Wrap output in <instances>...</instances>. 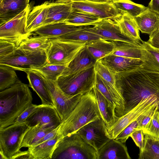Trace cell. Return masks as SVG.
I'll list each match as a JSON object with an SVG mask.
<instances>
[{
  "label": "cell",
  "instance_id": "13",
  "mask_svg": "<svg viewBox=\"0 0 159 159\" xmlns=\"http://www.w3.org/2000/svg\"><path fill=\"white\" fill-rule=\"evenodd\" d=\"M30 11V5L20 14L0 26V39L24 40L32 33L26 30L27 19Z\"/></svg>",
  "mask_w": 159,
  "mask_h": 159
},
{
  "label": "cell",
  "instance_id": "20",
  "mask_svg": "<svg viewBox=\"0 0 159 159\" xmlns=\"http://www.w3.org/2000/svg\"><path fill=\"white\" fill-rule=\"evenodd\" d=\"M84 27L69 25L65 22H59L43 25L36 29L33 33L39 36L53 39L80 30Z\"/></svg>",
  "mask_w": 159,
  "mask_h": 159
},
{
  "label": "cell",
  "instance_id": "5",
  "mask_svg": "<svg viewBox=\"0 0 159 159\" xmlns=\"http://www.w3.org/2000/svg\"><path fill=\"white\" fill-rule=\"evenodd\" d=\"M96 73L94 66L77 73L60 76L57 80L59 87L66 94L83 95L95 86Z\"/></svg>",
  "mask_w": 159,
  "mask_h": 159
},
{
  "label": "cell",
  "instance_id": "34",
  "mask_svg": "<svg viewBox=\"0 0 159 159\" xmlns=\"http://www.w3.org/2000/svg\"><path fill=\"white\" fill-rule=\"evenodd\" d=\"M50 43V39L39 36L23 40L19 47L30 51L45 52Z\"/></svg>",
  "mask_w": 159,
  "mask_h": 159
},
{
  "label": "cell",
  "instance_id": "7",
  "mask_svg": "<svg viewBox=\"0 0 159 159\" xmlns=\"http://www.w3.org/2000/svg\"><path fill=\"white\" fill-rule=\"evenodd\" d=\"M46 64L45 52L30 51L19 47L9 55L0 58V65L20 71L40 67Z\"/></svg>",
  "mask_w": 159,
  "mask_h": 159
},
{
  "label": "cell",
  "instance_id": "37",
  "mask_svg": "<svg viewBox=\"0 0 159 159\" xmlns=\"http://www.w3.org/2000/svg\"><path fill=\"white\" fill-rule=\"evenodd\" d=\"M112 2L120 13H126L133 17L138 16L148 8L130 0H114Z\"/></svg>",
  "mask_w": 159,
  "mask_h": 159
},
{
  "label": "cell",
  "instance_id": "36",
  "mask_svg": "<svg viewBox=\"0 0 159 159\" xmlns=\"http://www.w3.org/2000/svg\"><path fill=\"white\" fill-rule=\"evenodd\" d=\"M144 134V145L140 151L139 159H159V140Z\"/></svg>",
  "mask_w": 159,
  "mask_h": 159
},
{
  "label": "cell",
  "instance_id": "6",
  "mask_svg": "<svg viewBox=\"0 0 159 159\" xmlns=\"http://www.w3.org/2000/svg\"><path fill=\"white\" fill-rule=\"evenodd\" d=\"M29 127L24 122L0 129V159H11L20 150L23 137Z\"/></svg>",
  "mask_w": 159,
  "mask_h": 159
},
{
  "label": "cell",
  "instance_id": "9",
  "mask_svg": "<svg viewBox=\"0 0 159 159\" xmlns=\"http://www.w3.org/2000/svg\"><path fill=\"white\" fill-rule=\"evenodd\" d=\"M157 104L159 105L158 102L155 96L143 99L135 107L123 116L118 117L112 125L107 128V135L110 139H115L139 116Z\"/></svg>",
  "mask_w": 159,
  "mask_h": 159
},
{
  "label": "cell",
  "instance_id": "17",
  "mask_svg": "<svg viewBox=\"0 0 159 159\" xmlns=\"http://www.w3.org/2000/svg\"><path fill=\"white\" fill-rule=\"evenodd\" d=\"M98 61L115 73L131 70L143 63L141 59L124 57L111 54Z\"/></svg>",
  "mask_w": 159,
  "mask_h": 159
},
{
  "label": "cell",
  "instance_id": "46",
  "mask_svg": "<svg viewBox=\"0 0 159 159\" xmlns=\"http://www.w3.org/2000/svg\"><path fill=\"white\" fill-rule=\"evenodd\" d=\"M147 42L152 47L159 49V28L149 35V38Z\"/></svg>",
  "mask_w": 159,
  "mask_h": 159
},
{
  "label": "cell",
  "instance_id": "28",
  "mask_svg": "<svg viewBox=\"0 0 159 159\" xmlns=\"http://www.w3.org/2000/svg\"><path fill=\"white\" fill-rule=\"evenodd\" d=\"M140 45L142 48L141 59L143 62V65L151 70L159 72V49L143 40Z\"/></svg>",
  "mask_w": 159,
  "mask_h": 159
},
{
  "label": "cell",
  "instance_id": "40",
  "mask_svg": "<svg viewBox=\"0 0 159 159\" xmlns=\"http://www.w3.org/2000/svg\"><path fill=\"white\" fill-rule=\"evenodd\" d=\"M158 107L155 110L150 121L143 130L144 134H147L154 139L159 140V111Z\"/></svg>",
  "mask_w": 159,
  "mask_h": 159
},
{
  "label": "cell",
  "instance_id": "35",
  "mask_svg": "<svg viewBox=\"0 0 159 159\" xmlns=\"http://www.w3.org/2000/svg\"><path fill=\"white\" fill-rule=\"evenodd\" d=\"M66 66L46 64L38 67L23 69L21 71H30L35 72L44 78L57 81L58 78L64 70Z\"/></svg>",
  "mask_w": 159,
  "mask_h": 159
},
{
  "label": "cell",
  "instance_id": "25",
  "mask_svg": "<svg viewBox=\"0 0 159 159\" xmlns=\"http://www.w3.org/2000/svg\"><path fill=\"white\" fill-rule=\"evenodd\" d=\"M139 30L149 35L159 28V14L149 7L134 17Z\"/></svg>",
  "mask_w": 159,
  "mask_h": 159
},
{
  "label": "cell",
  "instance_id": "31",
  "mask_svg": "<svg viewBox=\"0 0 159 159\" xmlns=\"http://www.w3.org/2000/svg\"><path fill=\"white\" fill-rule=\"evenodd\" d=\"M115 47L111 54L117 56L141 59L142 48L140 44L122 41H113Z\"/></svg>",
  "mask_w": 159,
  "mask_h": 159
},
{
  "label": "cell",
  "instance_id": "39",
  "mask_svg": "<svg viewBox=\"0 0 159 159\" xmlns=\"http://www.w3.org/2000/svg\"><path fill=\"white\" fill-rule=\"evenodd\" d=\"M23 40L0 39V58L6 57L18 48Z\"/></svg>",
  "mask_w": 159,
  "mask_h": 159
},
{
  "label": "cell",
  "instance_id": "30",
  "mask_svg": "<svg viewBox=\"0 0 159 159\" xmlns=\"http://www.w3.org/2000/svg\"><path fill=\"white\" fill-rule=\"evenodd\" d=\"M86 26L80 30L53 39L65 42L84 44L94 40L104 39L99 35L86 30L85 28Z\"/></svg>",
  "mask_w": 159,
  "mask_h": 159
},
{
  "label": "cell",
  "instance_id": "22",
  "mask_svg": "<svg viewBox=\"0 0 159 159\" xmlns=\"http://www.w3.org/2000/svg\"><path fill=\"white\" fill-rule=\"evenodd\" d=\"M112 20L118 25L125 36L137 44L141 43L142 40L140 36L139 30L134 17L122 12Z\"/></svg>",
  "mask_w": 159,
  "mask_h": 159
},
{
  "label": "cell",
  "instance_id": "21",
  "mask_svg": "<svg viewBox=\"0 0 159 159\" xmlns=\"http://www.w3.org/2000/svg\"><path fill=\"white\" fill-rule=\"evenodd\" d=\"M30 0H0V25L18 16L28 6Z\"/></svg>",
  "mask_w": 159,
  "mask_h": 159
},
{
  "label": "cell",
  "instance_id": "14",
  "mask_svg": "<svg viewBox=\"0 0 159 159\" xmlns=\"http://www.w3.org/2000/svg\"><path fill=\"white\" fill-rule=\"evenodd\" d=\"M25 123L29 127L38 123L54 129L61 124V120L55 107L42 104L25 120Z\"/></svg>",
  "mask_w": 159,
  "mask_h": 159
},
{
  "label": "cell",
  "instance_id": "4",
  "mask_svg": "<svg viewBox=\"0 0 159 159\" xmlns=\"http://www.w3.org/2000/svg\"><path fill=\"white\" fill-rule=\"evenodd\" d=\"M52 159H98V153L79 134L75 133L59 140Z\"/></svg>",
  "mask_w": 159,
  "mask_h": 159
},
{
  "label": "cell",
  "instance_id": "8",
  "mask_svg": "<svg viewBox=\"0 0 159 159\" xmlns=\"http://www.w3.org/2000/svg\"><path fill=\"white\" fill-rule=\"evenodd\" d=\"M50 39V45L45 52L48 64L66 66L86 45Z\"/></svg>",
  "mask_w": 159,
  "mask_h": 159
},
{
  "label": "cell",
  "instance_id": "27",
  "mask_svg": "<svg viewBox=\"0 0 159 159\" xmlns=\"http://www.w3.org/2000/svg\"><path fill=\"white\" fill-rule=\"evenodd\" d=\"M62 137L57 132L54 138L28 148V150L35 159H51L57 142Z\"/></svg>",
  "mask_w": 159,
  "mask_h": 159
},
{
  "label": "cell",
  "instance_id": "1",
  "mask_svg": "<svg viewBox=\"0 0 159 159\" xmlns=\"http://www.w3.org/2000/svg\"><path fill=\"white\" fill-rule=\"evenodd\" d=\"M116 85L125 101L124 114L135 107L143 99L155 96L158 102L159 72L142 65L133 69L115 73Z\"/></svg>",
  "mask_w": 159,
  "mask_h": 159
},
{
  "label": "cell",
  "instance_id": "3",
  "mask_svg": "<svg viewBox=\"0 0 159 159\" xmlns=\"http://www.w3.org/2000/svg\"><path fill=\"white\" fill-rule=\"evenodd\" d=\"M101 117L93 89L82 95L73 110L59 126L57 131L62 137L76 133L87 124Z\"/></svg>",
  "mask_w": 159,
  "mask_h": 159
},
{
  "label": "cell",
  "instance_id": "47",
  "mask_svg": "<svg viewBox=\"0 0 159 159\" xmlns=\"http://www.w3.org/2000/svg\"><path fill=\"white\" fill-rule=\"evenodd\" d=\"M59 127V126L46 134L43 138L39 140L35 145L39 144L55 137L57 134Z\"/></svg>",
  "mask_w": 159,
  "mask_h": 159
},
{
  "label": "cell",
  "instance_id": "48",
  "mask_svg": "<svg viewBox=\"0 0 159 159\" xmlns=\"http://www.w3.org/2000/svg\"><path fill=\"white\" fill-rule=\"evenodd\" d=\"M34 159L32 156L27 150L24 151H20L14 155L11 159Z\"/></svg>",
  "mask_w": 159,
  "mask_h": 159
},
{
  "label": "cell",
  "instance_id": "2",
  "mask_svg": "<svg viewBox=\"0 0 159 159\" xmlns=\"http://www.w3.org/2000/svg\"><path fill=\"white\" fill-rule=\"evenodd\" d=\"M29 87L19 80L10 88L0 92V129L13 124L32 103Z\"/></svg>",
  "mask_w": 159,
  "mask_h": 159
},
{
  "label": "cell",
  "instance_id": "15",
  "mask_svg": "<svg viewBox=\"0 0 159 159\" xmlns=\"http://www.w3.org/2000/svg\"><path fill=\"white\" fill-rule=\"evenodd\" d=\"M93 26H86L85 29L99 35L104 39L137 43L125 36L122 33L118 25L112 19H102L95 23Z\"/></svg>",
  "mask_w": 159,
  "mask_h": 159
},
{
  "label": "cell",
  "instance_id": "24",
  "mask_svg": "<svg viewBox=\"0 0 159 159\" xmlns=\"http://www.w3.org/2000/svg\"><path fill=\"white\" fill-rule=\"evenodd\" d=\"M95 94L101 117L108 127L117 120L114 104L109 101L100 92L97 87L93 89Z\"/></svg>",
  "mask_w": 159,
  "mask_h": 159
},
{
  "label": "cell",
  "instance_id": "50",
  "mask_svg": "<svg viewBox=\"0 0 159 159\" xmlns=\"http://www.w3.org/2000/svg\"><path fill=\"white\" fill-rule=\"evenodd\" d=\"M89 1L97 2H112L114 0H89Z\"/></svg>",
  "mask_w": 159,
  "mask_h": 159
},
{
  "label": "cell",
  "instance_id": "41",
  "mask_svg": "<svg viewBox=\"0 0 159 159\" xmlns=\"http://www.w3.org/2000/svg\"><path fill=\"white\" fill-rule=\"evenodd\" d=\"M94 67L97 73L106 81L116 87V77L114 72L98 60L96 61Z\"/></svg>",
  "mask_w": 159,
  "mask_h": 159
},
{
  "label": "cell",
  "instance_id": "16",
  "mask_svg": "<svg viewBox=\"0 0 159 159\" xmlns=\"http://www.w3.org/2000/svg\"><path fill=\"white\" fill-rule=\"evenodd\" d=\"M47 2L48 8L47 16L43 26L65 22L72 9L71 3L69 0H57L55 2Z\"/></svg>",
  "mask_w": 159,
  "mask_h": 159
},
{
  "label": "cell",
  "instance_id": "49",
  "mask_svg": "<svg viewBox=\"0 0 159 159\" xmlns=\"http://www.w3.org/2000/svg\"><path fill=\"white\" fill-rule=\"evenodd\" d=\"M148 7L152 11L159 14V0H151Z\"/></svg>",
  "mask_w": 159,
  "mask_h": 159
},
{
  "label": "cell",
  "instance_id": "10",
  "mask_svg": "<svg viewBox=\"0 0 159 159\" xmlns=\"http://www.w3.org/2000/svg\"><path fill=\"white\" fill-rule=\"evenodd\" d=\"M39 75L50 93L55 107L62 122L75 107L82 95L72 96L67 94L59 87L56 81L48 80Z\"/></svg>",
  "mask_w": 159,
  "mask_h": 159
},
{
  "label": "cell",
  "instance_id": "42",
  "mask_svg": "<svg viewBox=\"0 0 159 159\" xmlns=\"http://www.w3.org/2000/svg\"><path fill=\"white\" fill-rule=\"evenodd\" d=\"M138 129V123L136 120L125 127L115 139L116 140L125 143L130 137V135L136 129Z\"/></svg>",
  "mask_w": 159,
  "mask_h": 159
},
{
  "label": "cell",
  "instance_id": "45",
  "mask_svg": "<svg viewBox=\"0 0 159 159\" xmlns=\"http://www.w3.org/2000/svg\"><path fill=\"white\" fill-rule=\"evenodd\" d=\"M41 105L31 104L15 120L13 124L24 123L26 119Z\"/></svg>",
  "mask_w": 159,
  "mask_h": 159
},
{
  "label": "cell",
  "instance_id": "29",
  "mask_svg": "<svg viewBox=\"0 0 159 159\" xmlns=\"http://www.w3.org/2000/svg\"><path fill=\"white\" fill-rule=\"evenodd\" d=\"M85 46L97 61L111 54L115 47L113 41L103 39L90 42L86 44Z\"/></svg>",
  "mask_w": 159,
  "mask_h": 159
},
{
  "label": "cell",
  "instance_id": "26",
  "mask_svg": "<svg viewBox=\"0 0 159 159\" xmlns=\"http://www.w3.org/2000/svg\"><path fill=\"white\" fill-rule=\"evenodd\" d=\"M48 12L47 2L34 7L27 17L26 30L32 33L36 29L42 26L47 18Z\"/></svg>",
  "mask_w": 159,
  "mask_h": 159
},
{
  "label": "cell",
  "instance_id": "44",
  "mask_svg": "<svg viewBox=\"0 0 159 159\" xmlns=\"http://www.w3.org/2000/svg\"><path fill=\"white\" fill-rule=\"evenodd\" d=\"M131 137L135 144L141 150L143 147L144 143V134L143 130L141 129H138L130 135Z\"/></svg>",
  "mask_w": 159,
  "mask_h": 159
},
{
  "label": "cell",
  "instance_id": "19",
  "mask_svg": "<svg viewBox=\"0 0 159 159\" xmlns=\"http://www.w3.org/2000/svg\"><path fill=\"white\" fill-rule=\"evenodd\" d=\"M98 153V159H131L126 145L115 139H110Z\"/></svg>",
  "mask_w": 159,
  "mask_h": 159
},
{
  "label": "cell",
  "instance_id": "33",
  "mask_svg": "<svg viewBox=\"0 0 159 159\" xmlns=\"http://www.w3.org/2000/svg\"><path fill=\"white\" fill-rule=\"evenodd\" d=\"M102 19L90 14L72 9L65 22L68 24L76 26L93 25Z\"/></svg>",
  "mask_w": 159,
  "mask_h": 159
},
{
  "label": "cell",
  "instance_id": "43",
  "mask_svg": "<svg viewBox=\"0 0 159 159\" xmlns=\"http://www.w3.org/2000/svg\"><path fill=\"white\" fill-rule=\"evenodd\" d=\"M158 107V104H157L141 115L136 120L138 123V129H142L143 130L144 129L150 121L155 110Z\"/></svg>",
  "mask_w": 159,
  "mask_h": 159
},
{
  "label": "cell",
  "instance_id": "23",
  "mask_svg": "<svg viewBox=\"0 0 159 159\" xmlns=\"http://www.w3.org/2000/svg\"><path fill=\"white\" fill-rule=\"evenodd\" d=\"M29 80V87L34 91L40 98L42 104L55 107L50 93L42 77L38 74L30 71H25Z\"/></svg>",
  "mask_w": 159,
  "mask_h": 159
},
{
  "label": "cell",
  "instance_id": "11",
  "mask_svg": "<svg viewBox=\"0 0 159 159\" xmlns=\"http://www.w3.org/2000/svg\"><path fill=\"white\" fill-rule=\"evenodd\" d=\"M72 8L92 14L102 20H112L119 16L120 13L112 2H97L89 0H69Z\"/></svg>",
  "mask_w": 159,
  "mask_h": 159
},
{
  "label": "cell",
  "instance_id": "38",
  "mask_svg": "<svg viewBox=\"0 0 159 159\" xmlns=\"http://www.w3.org/2000/svg\"><path fill=\"white\" fill-rule=\"evenodd\" d=\"M15 70L9 66L0 65V92L10 88L19 80Z\"/></svg>",
  "mask_w": 159,
  "mask_h": 159
},
{
  "label": "cell",
  "instance_id": "32",
  "mask_svg": "<svg viewBox=\"0 0 159 159\" xmlns=\"http://www.w3.org/2000/svg\"><path fill=\"white\" fill-rule=\"evenodd\" d=\"M53 129L41 125L39 123L30 127L24 135L20 148H28L35 145L46 134Z\"/></svg>",
  "mask_w": 159,
  "mask_h": 159
},
{
  "label": "cell",
  "instance_id": "12",
  "mask_svg": "<svg viewBox=\"0 0 159 159\" xmlns=\"http://www.w3.org/2000/svg\"><path fill=\"white\" fill-rule=\"evenodd\" d=\"M76 133L98 151L110 139L107 133V126L101 117L90 122Z\"/></svg>",
  "mask_w": 159,
  "mask_h": 159
},
{
  "label": "cell",
  "instance_id": "18",
  "mask_svg": "<svg viewBox=\"0 0 159 159\" xmlns=\"http://www.w3.org/2000/svg\"><path fill=\"white\" fill-rule=\"evenodd\" d=\"M97 61L85 46L66 66L61 75L74 74L91 68L94 66Z\"/></svg>",
  "mask_w": 159,
  "mask_h": 159
}]
</instances>
